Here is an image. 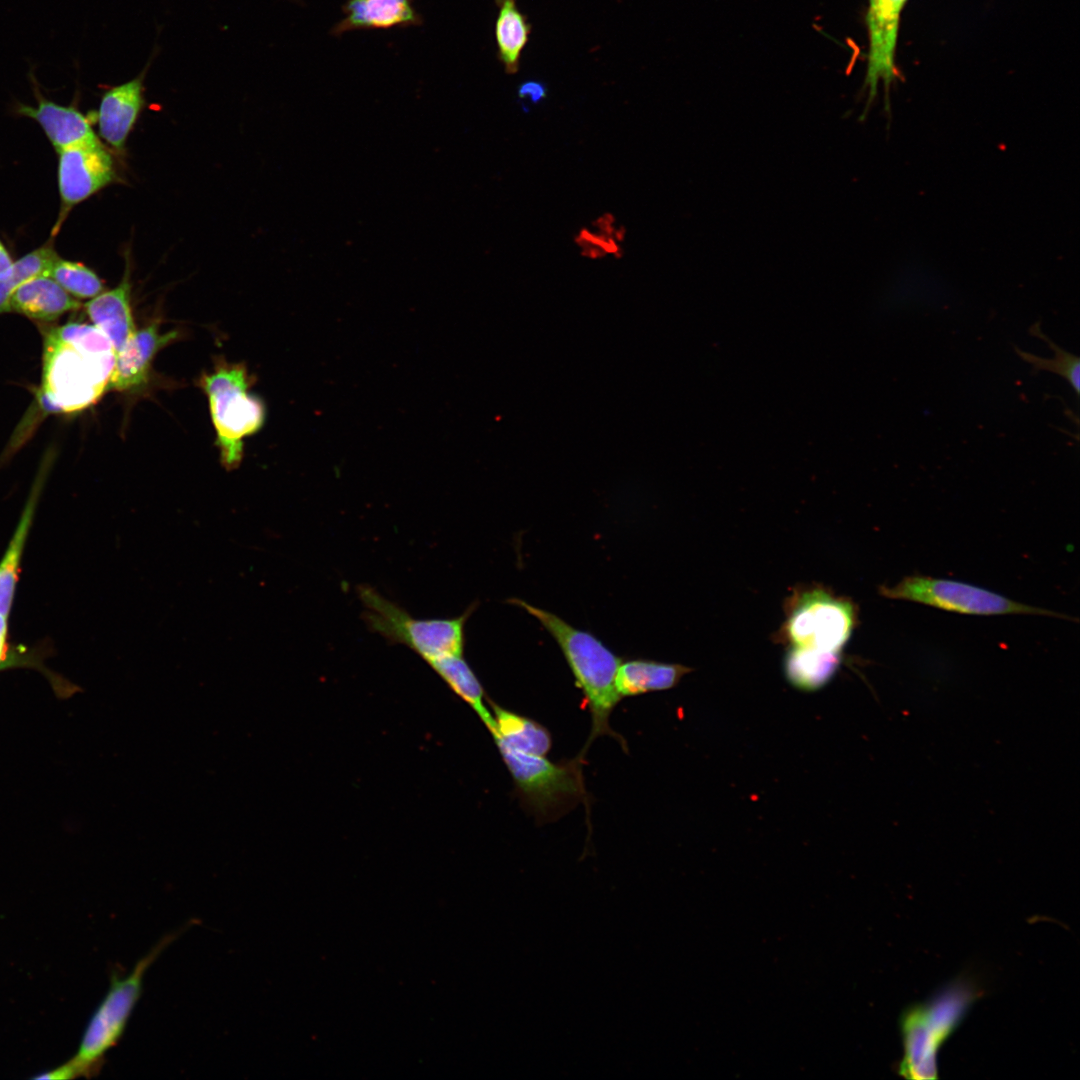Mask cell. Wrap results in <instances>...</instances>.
Returning <instances> with one entry per match:
<instances>
[{"label":"cell","mask_w":1080,"mask_h":1080,"mask_svg":"<svg viewBox=\"0 0 1080 1080\" xmlns=\"http://www.w3.org/2000/svg\"><path fill=\"white\" fill-rule=\"evenodd\" d=\"M179 935L164 936L127 975L113 974L105 996L91 1015L74 1057L68 1061L76 1076H92L101 1069L104 1057L122 1038L140 999L149 967Z\"/></svg>","instance_id":"obj_5"},{"label":"cell","mask_w":1080,"mask_h":1080,"mask_svg":"<svg viewBox=\"0 0 1080 1080\" xmlns=\"http://www.w3.org/2000/svg\"><path fill=\"white\" fill-rule=\"evenodd\" d=\"M293 1H299V0H293Z\"/></svg>","instance_id":"obj_30"},{"label":"cell","mask_w":1080,"mask_h":1080,"mask_svg":"<svg viewBox=\"0 0 1080 1080\" xmlns=\"http://www.w3.org/2000/svg\"><path fill=\"white\" fill-rule=\"evenodd\" d=\"M8 618L9 616L0 613V669L4 664L8 650Z\"/></svg>","instance_id":"obj_28"},{"label":"cell","mask_w":1080,"mask_h":1080,"mask_svg":"<svg viewBox=\"0 0 1080 1080\" xmlns=\"http://www.w3.org/2000/svg\"><path fill=\"white\" fill-rule=\"evenodd\" d=\"M57 257L54 241L50 239L41 247L13 261L10 269L0 276V314L9 312V301L17 287L36 276L48 275Z\"/></svg>","instance_id":"obj_24"},{"label":"cell","mask_w":1080,"mask_h":1080,"mask_svg":"<svg viewBox=\"0 0 1080 1080\" xmlns=\"http://www.w3.org/2000/svg\"><path fill=\"white\" fill-rule=\"evenodd\" d=\"M516 605L534 618L549 632L561 648L567 664L582 690L590 714L591 732L580 754L585 756L588 747L600 736H611L626 749L625 740L609 725L612 711L621 700L615 686V677L621 659L593 634L574 628L556 614L533 606L522 599L510 598Z\"/></svg>","instance_id":"obj_2"},{"label":"cell","mask_w":1080,"mask_h":1080,"mask_svg":"<svg viewBox=\"0 0 1080 1080\" xmlns=\"http://www.w3.org/2000/svg\"><path fill=\"white\" fill-rule=\"evenodd\" d=\"M981 994L982 990L973 978L960 976L928 1001L906 1008L899 1022L903 1057L898 1073L913 1080L938 1078V1050Z\"/></svg>","instance_id":"obj_3"},{"label":"cell","mask_w":1080,"mask_h":1080,"mask_svg":"<svg viewBox=\"0 0 1080 1080\" xmlns=\"http://www.w3.org/2000/svg\"><path fill=\"white\" fill-rule=\"evenodd\" d=\"M176 337V331L162 333L157 323L136 330L116 353L107 390L122 392L143 386L155 355Z\"/></svg>","instance_id":"obj_14"},{"label":"cell","mask_w":1080,"mask_h":1080,"mask_svg":"<svg viewBox=\"0 0 1080 1080\" xmlns=\"http://www.w3.org/2000/svg\"><path fill=\"white\" fill-rule=\"evenodd\" d=\"M498 13L495 21L497 59L507 74H516L522 52L529 42L532 26L521 12L516 0H495Z\"/></svg>","instance_id":"obj_21"},{"label":"cell","mask_w":1080,"mask_h":1080,"mask_svg":"<svg viewBox=\"0 0 1080 1080\" xmlns=\"http://www.w3.org/2000/svg\"><path fill=\"white\" fill-rule=\"evenodd\" d=\"M429 666L457 696L470 705L487 729L492 732L495 721L485 706L483 686L463 655L443 658Z\"/></svg>","instance_id":"obj_23"},{"label":"cell","mask_w":1080,"mask_h":1080,"mask_svg":"<svg viewBox=\"0 0 1080 1080\" xmlns=\"http://www.w3.org/2000/svg\"><path fill=\"white\" fill-rule=\"evenodd\" d=\"M415 0H346L342 6L343 18L330 34L341 36L357 30H387L420 26L422 15L414 6Z\"/></svg>","instance_id":"obj_15"},{"label":"cell","mask_w":1080,"mask_h":1080,"mask_svg":"<svg viewBox=\"0 0 1080 1080\" xmlns=\"http://www.w3.org/2000/svg\"><path fill=\"white\" fill-rule=\"evenodd\" d=\"M522 803L539 820L549 821L586 802L582 765L584 755L551 762L545 756L516 751L495 742Z\"/></svg>","instance_id":"obj_7"},{"label":"cell","mask_w":1080,"mask_h":1080,"mask_svg":"<svg viewBox=\"0 0 1080 1080\" xmlns=\"http://www.w3.org/2000/svg\"><path fill=\"white\" fill-rule=\"evenodd\" d=\"M906 2L907 0H868L866 24L869 52L864 82L867 101L863 116L868 113L876 98L880 82L885 90V109L887 113L890 112L889 91L891 84L897 79L895 54L899 20Z\"/></svg>","instance_id":"obj_11"},{"label":"cell","mask_w":1080,"mask_h":1080,"mask_svg":"<svg viewBox=\"0 0 1080 1080\" xmlns=\"http://www.w3.org/2000/svg\"><path fill=\"white\" fill-rule=\"evenodd\" d=\"M47 469L38 473L31 493L0 560V613L10 615L25 544L36 513L37 504L46 479Z\"/></svg>","instance_id":"obj_18"},{"label":"cell","mask_w":1080,"mask_h":1080,"mask_svg":"<svg viewBox=\"0 0 1080 1080\" xmlns=\"http://www.w3.org/2000/svg\"><path fill=\"white\" fill-rule=\"evenodd\" d=\"M29 78L32 82L36 106L17 102L14 111L20 116L36 121L57 153L79 144L99 140L88 116L74 105L64 106L47 99L39 89L32 71L29 73Z\"/></svg>","instance_id":"obj_12"},{"label":"cell","mask_w":1080,"mask_h":1080,"mask_svg":"<svg viewBox=\"0 0 1080 1080\" xmlns=\"http://www.w3.org/2000/svg\"><path fill=\"white\" fill-rule=\"evenodd\" d=\"M1029 332L1034 337H1037L1044 342L1054 351V357L1052 359L1043 358L1035 354L1023 351L1018 347H1014L1015 352L1025 362L1029 363L1032 367L1033 373L1039 371H1049L1065 378L1071 387L1074 389L1076 395H1079L1080 391V359L1076 355L1062 349L1056 343H1054L1048 336H1046L1041 329V322L1037 321L1033 324Z\"/></svg>","instance_id":"obj_25"},{"label":"cell","mask_w":1080,"mask_h":1080,"mask_svg":"<svg viewBox=\"0 0 1080 1080\" xmlns=\"http://www.w3.org/2000/svg\"><path fill=\"white\" fill-rule=\"evenodd\" d=\"M129 263L121 282L110 290H104L85 304V311L93 325L111 341L117 353L137 330L131 309V281Z\"/></svg>","instance_id":"obj_16"},{"label":"cell","mask_w":1080,"mask_h":1080,"mask_svg":"<svg viewBox=\"0 0 1080 1080\" xmlns=\"http://www.w3.org/2000/svg\"><path fill=\"white\" fill-rule=\"evenodd\" d=\"M357 594L364 607L361 618L367 628L390 644L407 646L428 665L443 658L463 655L465 625L476 603L457 617L419 619L371 586H358Z\"/></svg>","instance_id":"obj_4"},{"label":"cell","mask_w":1080,"mask_h":1080,"mask_svg":"<svg viewBox=\"0 0 1080 1080\" xmlns=\"http://www.w3.org/2000/svg\"><path fill=\"white\" fill-rule=\"evenodd\" d=\"M249 385L248 372L242 363L223 362L200 380L209 400L221 462L227 470L239 466L243 439L257 432L264 423L263 402L248 393Z\"/></svg>","instance_id":"obj_6"},{"label":"cell","mask_w":1080,"mask_h":1080,"mask_svg":"<svg viewBox=\"0 0 1080 1080\" xmlns=\"http://www.w3.org/2000/svg\"><path fill=\"white\" fill-rule=\"evenodd\" d=\"M57 154L60 209L52 237L57 236L76 205L118 179L113 157L100 140L79 144Z\"/></svg>","instance_id":"obj_10"},{"label":"cell","mask_w":1080,"mask_h":1080,"mask_svg":"<svg viewBox=\"0 0 1080 1080\" xmlns=\"http://www.w3.org/2000/svg\"><path fill=\"white\" fill-rule=\"evenodd\" d=\"M840 663V652L791 647L784 660V671L794 687L813 691L831 680Z\"/></svg>","instance_id":"obj_22"},{"label":"cell","mask_w":1080,"mask_h":1080,"mask_svg":"<svg viewBox=\"0 0 1080 1080\" xmlns=\"http://www.w3.org/2000/svg\"><path fill=\"white\" fill-rule=\"evenodd\" d=\"M48 276L75 298L91 299L104 291L102 280L92 269L59 256L52 263Z\"/></svg>","instance_id":"obj_26"},{"label":"cell","mask_w":1080,"mask_h":1080,"mask_svg":"<svg viewBox=\"0 0 1080 1080\" xmlns=\"http://www.w3.org/2000/svg\"><path fill=\"white\" fill-rule=\"evenodd\" d=\"M80 307L76 298L47 275L36 276L19 285L9 301V312L43 322L54 321Z\"/></svg>","instance_id":"obj_17"},{"label":"cell","mask_w":1080,"mask_h":1080,"mask_svg":"<svg viewBox=\"0 0 1080 1080\" xmlns=\"http://www.w3.org/2000/svg\"><path fill=\"white\" fill-rule=\"evenodd\" d=\"M151 60L140 74L122 84L112 86L101 96L96 121L99 136L112 148H124L145 105L144 80Z\"/></svg>","instance_id":"obj_13"},{"label":"cell","mask_w":1080,"mask_h":1080,"mask_svg":"<svg viewBox=\"0 0 1080 1080\" xmlns=\"http://www.w3.org/2000/svg\"><path fill=\"white\" fill-rule=\"evenodd\" d=\"M116 353L95 325L67 322L46 332L38 393L46 413H73L93 405L105 391Z\"/></svg>","instance_id":"obj_1"},{"label":"cell","mask_w":1080,"mask_h":1080,"mask_svg":"<svg viewBox=\"0 0 1080 1080\" xmlns=\"http://www.w3.org/2000/svg\"><path fill=\"white\" fill-rule=\"evenodd\" d=\"M494 712L495 727L491 732L495 742L531 755L545 756L552 746L549 731L537 721L507 710L488 700Z\"/></svg>","instance_id":"obj_20"},{"label":"cell","mask_w":1080,"mask_h":1080,"mask_svg":"<svg viewBox=\"0 0 1080 1080\" xmlns=\"http://www.w3.org/2000/svg\"><path fill=\"white\" fill-rule=\"evenodd\" d=\"M854 604L823 589L801 592L784 625L791 647L840 652L856 624Z\"/></svg>","instance_id":"obj_9"},{"label":"cell","mask_w":1080,"mask_h":1080,"mask_svg":"<svg viewBox=\"0 0 1080 1080\" xmlns=\"http://www.w3.org/2000/svg\"><path fill=\"white\" fill-rule=\"evenodd\" d=\"M689 671L688 667L680 664L646 659L628 660L618 666L615 686L621 698L668 690L676 686Z\"/></svg>","instance_id":"obj_19"},{"label":"cell","mask_w":1080,"mask_h":1080,"mask_svg":"<svg viewBox=\"0 0 1080 1080\" xmlns=\"http://www.w3.org/2000/svg\"><path fill=\"white\" fill-rule=\"evenodd\" d=\"M546 93L545 84L536 80L526 81L518 89L519 98L528 100L532 104L542 101L546 97Z\"/></svg>","instance_id":"obj_27"},{"label":"cell","mask_w":1080,"mask_h":1080,"mask_svg":"<svg viewBox=\"0 0 1080 1080\" xmlns=\"http://www.w3.org/2000/svg\"><path fill=\"white\" fill-rule=\"evenodd\" d=\"M880 593L887 598L909 600L963 614H1034L1071 619L1057 612L1015 602L986 589L954 580L910 576L894 586H882Z\"/></svg>","instance_id":"obj_8"},{"label":"cell","mask_w":1080,"mask_h":1080,"mask_svg":"<svg viewBox=\"0 0 1080 1080\" xmlns=\"http://www.w3.org/2000/svg\"><path fill=\"white\" fill-rule=\"evenodd\" d=\"M13 264V260L6 246L0 240V276L5 274Z\"/></svg>","instance_id":"obj_29"}]
</instances>
